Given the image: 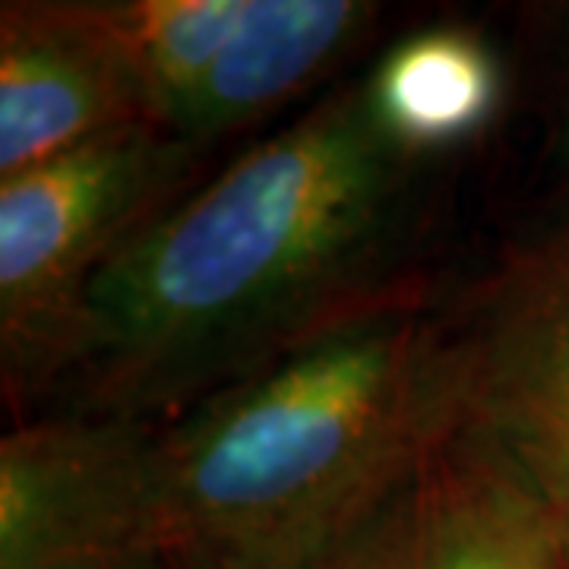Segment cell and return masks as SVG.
Here are the masks:
<instances>
[{
  "mask_svg": "<svg viewBox=\"0 0 569 569\" xmlns=\"http://www.w3.org/2000/svg\"><path fill=\"white\" fill-rule=\"evenodd\" d=\"M373 121L411 162L475 140L503 104V67L488 41L437 26L396 41L365 82Z\"/></svg>",
  "mask_w": 569,
  "mask_h": 569,
  "instance_id": "obj_9",
  "label": "cell"
},
{
  "mask_svg": "<svg viewBox=\"0 0 569 569\" xmlns=\"http://www.w3.org/2000/svg\"><path fill=\"white\" fill-rule=\"evenodd\" d=\"M159 425L61 411L0 443V569H164Z\"/></svg>",
  "mask_w": 569,
  "mask_h": 569,
  "instance_id": "obj_4",
  "label": "cell"
},
{
  "mask_svg": "<svg viewBox=\"0 0 569 569\" xmlns=\"http://www.w3.org/2000/svg\"><path fill=\"white\" fill-rule=\"evenodd\" d=\"M563 156H567V164H569V114H567V127H563Z\"/></svg>",
  "mask_w": 569,
  "mask_h": 569,
  "instance_id": "obj_12",
  "label": "cell"
},
{
  "mask_svg": "<svg viewBox=\"0 0 569 569\" xmlns=\"http://www.w3.org/2000/svg\"><path fill=\"white\" fill-rule=\"evenodd\" d=\"M140 121L156 114L130 3L0 7V181Z\"/></svg>",
  "mask_w": 569,
  "mask_h": 569,
  "instance_id": "obj_7",
  "label": "cell"
},
{
  "mask_svg": "<svg viewBox=\"0 0 569 569\" xmlns=\"http://www.w3.org/2000/svg\"><path fill=\"white\" fill-rule=\"evenodd\" d=\"M456 430L440 317L399 291L159 425L164 569H310Z\"/></svg>",
  "mask_w": 569,
  "mask_h": 569,
  "instance_id": "obj_2",
  "label": "cell"
},
{
  "mask_svg": "<svg viewBox=\"0 0 569 569\" xmlns=\"http://www.w3.org/2000/svg\"><path fill=\"white\" fill-rule=\"evenodd\" d=\"M200 162L203 149L140 121L0 181V365L10 396L58 387L96 276L193 190Z\"/></svg>",
  "mask_w": 569,
  "mask_h": 569,
  "instance_id": "obj_3",
  "label": "cell"
},
{
  "mask_svg": "<svg viewBox=\"0 0 569 569\" xmlns=\"http://www.w3.org/2000/svg\"><path fill=\"white\" fill-rule=\"evenodd\" d=\"M557 526H560V541H563V557L569 563V503L557 509Z\"/></svg>",
  "mask_w": 569,
  "mask_h": 569,
  "instance_id": "obj_11",
  "label": "cell"
},
{
  "mask_svg": "<svg viewBox=\"0 0 569 569\" xmlns=\"http://www.w3.org/2000/svg\"><path fill=\"white\" fill-rule=\"evenodd\" d=\"M247 0H130L156 121L168 127L212 70Z\"/></svg>",
  "mask_w": 569,
  "mask_h": 569,
  "instance_id": "obj_10",
  "label": "cell"
},
{
  "mask_svg": "<svg viewBox=\"0 0 569 569\" xmlns=\"http://www.w3.org/2000/svg\"><path fill=\"white\" fill-rule=\"evenodd\" d=\"M459 430L500 447L553 509L569 503V222L512 250L452 317Z\"/></svg>",
  "mask_w": 569,
  "mask_h": 569,
  "instance_id": "obj_5",
  "label": "cell"
},
{
  "mask_svg": "<svg viewBox=\"0 0 569 569\" xmlns=\"http://www.w3.org/2000/svg\"><path fill=\"white\" fill-rule=\"evenodd\" d=\"M310 569H569L557 509L500 447L456 430Z\"/></svg>",
  "mask_w": 569,
  "mask_h": 569,
  "instance_id": "obj_6",
  "label": "cell"
},
{
  "mask_svg": "<svg viewBox=\"0 0 569 569\" xmlns=\"http://www.w3.org/2000/svg\"><path fill=\"white\" fill-rule=\"evenodd\" d=\"M415 171L365 82L250 146L96 276L54 387L63 411L162 425L408 291L389 266Z\"/></svg>",
  "mask_w": 569,
  "mask_h": 569,
  "instance_id": "obj_1",
  "label": "cell"
},
{
  "mask_svg": "<svg viewBox=\"0 0 569 569\" xmlns=\"http://www.w3.org/2000/svg\"><path fill=\"white\" fill-rule=\"evenodd\" d=\"M377 10L361 0H247L238 29L168 130L206 152L260 123L355 51Z\"/></svg>",
  "mask_w": 569,
  "mask_h": 569,
  "instance_id": "obj_8",
  "label": "cell"
}]
</instances>
